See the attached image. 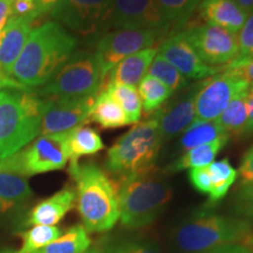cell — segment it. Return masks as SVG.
Wrapping results in <instances>:
<instances>
[{"instance_id": "1", "label": "cell", "mask_w": 253, "mask_h": 253, "mask_svg": "<svg viewBox=\"0 0 253 253\" xmlns=\"http://www.w3.org/2000/svg\"><path fill=\"white\" fill-rule=\"evenodd\" d=\"M77 45V38L56 21L32 28L8 79L23 89L42 87L67 62Z\"/></svg>"}, {"instance_id": "2", "label": "cell", "mask_w": 253, "mask_h": 253, "mask_svg": "<svg viewBox=\"0 0 253 253\" xmlns=\"http://www.w3.org/2000/svg\"><path fill=\"white\" fill-rule=\"evenodd\" d=\"M69 175L77 184V208L88 233L106 232L120 220L119 189L97 164L71 162Z\"/></svg>"}, {"instance_id": "3", "label": "cell", "mask_w": 253, "mask_h": 253, "mask_svg": "<svg viewBox=\"0 0 253 253\" xmlns=\"http://www.w3.org/2000/svg\"><path fill=\"white\" fill-rule=\"evenodd\" d=\"M43 99L32 89H0V161L24 149L41 132Z\"/></svg>"}, {"instance_id": "4", "label": "cell", "mask_w": 253, "mask_h": 253, "mask_svg": "<svg viewBox=\"0 0 253 253\" xmlns=\"http://www.w3.org/2000/svg\"><path fill=\"white\" fill-rule=\"evenodd\" d=\"M173 243L183 253H198L232 244L253 245V226L236 216L199 211L177 227Z\"/></svg>"}, {"instance_id": "5", "label": "cell", "mask_w": 253, "mask_h": 253, "mask_svg": "<svg viewBox=\"0 0 253 253\" xmlns=\"http://www.w3.org/2000/svg\"><path fill=\"white\" fill-rule=\"evenodd\" d=\"M120 220L126 230L151 225L171 201L172 189L156 168L119 179Z\"/></svg>"}, {"instance_id": "6", "label": "cell", "mask_w": 253, "mask_h": 253, "mask_svg": "<svg viewBox=\"0 0 253 253\" xmlns=\"http://www.w3.org/2000/svg\"><path fill=\"white\" fill-rule=\"evenodd\" d=\"M162 144L158 123L151 116L136 123L109 148L106 169L119 179L153 170Z\"/></svg>"}, {"instance_id": "7", "label": "cell", "mask_w": 253, "mask_h": 253, "mask_svg": "<svg viewBox=\"0 0 253 253\" xmlns=\"http://www.w3.org/2000/svg\"><path fill=\"white\" fill-rule=\"evenodd\" d=\"M104 77L96 52L73 53L67 62L55 73L37 94L42 99H86L102 90Z\"/></svg>"}, {"instance_id": "8", "label": "cell", "mask_w": 253, "mask_h": 253, "mask_svg": "<svg viewBox=\"0 0 253 253\" xmlns=\"http://www.w3.org/2000/svg\"><path fill=\"white\" fill-rule=\"evenodd\" d=\"M68 161L67 132L41 135L30 147L0 161V171L27 177L61 170Z\"/></svg>"}, {"instance_id": "9", "label": "cell", "mask_w": 253, "mask_h": 253, "mask_svg": "<svg viewBox=\"0 0 253 253\" xmlns=\"http://www.w3.org/2000/svg\"><path fill=\"white\" fill-rule=\"evenodd\" d=\"M250 86L251 84L239 73L224 67L209 80L202 81L196 95L195 122L218 119L231 100L236 95L249 90Z\"/></svg>"}, {"instance_id": "10", "label": "cell", "mask_w": 253, "mask_h": 253, "mask_svg": "<svg viewBox=\"0 0 253 253\" xmlns=\"http://www.w3.org/2000/svg\"><path fill=\"white\" fill-rule=\"evenodd\" d=\"M112 0H59L50 17L81 36L106 30Z\"/></svg>"}, {"instance_id": "11", "label": "cell", "mask_w": 253, "mask_h": 253, "mask_svg": "<svg viewBox=\"0 0 253 253\" xmlns=\"http://www.w3.org/2000/svg\"><path fill=\"white\" fill-rule=\"evenodd\" d=\"M199 58L208 65L226 66L238 54V34L213 25H192L182 31Z\"/></svg>"}, {"instance_id": "12", "label": "cell", "mask_w": 253, "mask_h": 253, "mask_svg": "<svg viewBox=\"0 0 253 253\" xmlns=\"http://www.w3.org/2000/svg\"><path fill=\"white\" fill-rule=\"evenodd\" d=\"M107 28L155 31L163 36L172 26L155 0H112Z\"/></svg>"}, {"instance_id": "13", "label": "cell", "mask_w": 253, "mask_h": 253, "mask_svg": "<svg viewBox=\"0 0 253 253\" xmlns=\"http://www.w3.org/2000/svg\"><path fill=\"white\" fill-rule=\"evenodd\" d=\"M161 37L162 34L158 32L147 30H114L101 37L96 43V54L100 58L104 82L109 72L120 61L153 47Z\"/></svg>"}, {"instance_id": "14", "label": "cell", "mask_w": 253, "mask_h": 253, "mask_svg": "<svg viewBox=\"0 0 253 253\" xmlns=\"http://www.w3.org/2000/svg\"><path fill=\"white\" fill-rule=\"evenodd\" d=\"M96 96L72 100L43 99L40 134H61L84 125L88 122L90 108Z\"/></svg>"}, {"instance_id": "15", "label": "cell", "mask_w": 253, "mask_h": 253, "mask_svg": "<svg viewBox=\"0 0 253 253\" xmlns=\"http://www.w3.org/2000/svg\"><path fill=\"white\" fill-rule=\"evenodd\" d=\"M201 84L202 81L190 84L181 90V94L168 101L162 108L153 114L158 123L163 144L182 134L195 122L196 95Z\"/></svg>"}, {"instance_id": "16", "label": "cell", "mask_w": 253, "mask_h": 253, "mask_svg": "<svg viewBox=\"0 0 253 253\" xmlns=\"http://www.w3.org/2000/svg\"><path fill=\"white\" fill-rule=\"evenodd\" d=\"M157 54L171 63L177 71L191 80H203L219 73L223 67H213L199 58L182 31L168 37L157 48Z\"/></svg>"}, {"instance_id": "17", "label": "cell", "mask_w": 253, "mask_h": 253, "mask_svg": "<svg viewBox=\"0 0 253 253\" xmlns=\"http://www.w3.org/2000/svg\"><path fill=\"white\" fill-rule=\"evenodd\" d=\"M36 18L11 17L4 30L0 32V74L8 79V74L23 52Z\"/></svg>"}, {"instance_id": "18", "label": "cell", "mask_w": 253, "mask_h": 253, "mask_svg": "<svg viewBox=\"0 0 253 253\" xmlns=\"http://www.w3.org/2000/svg\"><path fill=\"white\" fill-rule=\"evenodd\" d=\"M197 9L205 24L225 28L233 33H239L249 18L235 0H202Z\"/></svg>"}, {"instance_id": "19", "label": "cell", "mask_w": 253, "mask_h": 253, "mask_svg": "<svg viewBox=\"0 0 253 253\" xmlns=\"http://www.w3.org/2000/svg\"><path fill=\"white\" fill-rule=\"evenodd\" d=\"M77 204V194L72 188H65L50 197L43 199L32 209L27 225L55 226Z\"/></svg>"}, {"instance_id": "20", "label": "cell", "mask_w": 253, "mask_h": 253, "mask_svg": "<svg viewBox=\"0 0 253 253\" xmlns=\"http://www.w3.org/2000/svg\"><path fill=\"white\" fill-rule=\"evenodd\" d=\"M156 55V47H149L135 54L126 56L109 72V74L107 75L108 81L106 84H120L130 87L137 86L142 79L148 74V71Z\"/></svg>"}, {"instance_id": "21", "label": "cell", "mask_w": 253, "mask_h": 253, "mask_svg": "<svg viewBox=\"0 0 253 253\" xmlns=\"http://www.w3.org/2000/svg\"><path fill=\"white\" fill-rule=\"evenodd\" d=\"M31 196L32 189L26 177L0 171V214L11 212Z\"/></svg>"}, {"instance_id": "22", "label": "cell", "mask_w": 253, "mask_h": 253, "mask_svg": "<svg viewBox=\"0 0 253 253\" xmlns=\"http://www.w3.org/2000/svg\"><path fill=\"white\" fill-rule=\"evenodd\" d=\"M229 136L217 138L210 143L198 145L185 151L181 157L177 158L175 162L167 167V172H178L185 169H194V168L208 167L213 162L218 154L223 150V148L229 143Z\"/></svg>"}, {"instance_id": "23", "label": "cell", "mask_w": 253, "mask_h": 253, "mask_svg": "<svg viewBox=\"0 0 253 253\" xmlns=\"http://www.w3.org/2000/svg\"><path fill=\"white\" fill-rule=\"evenodd\" d=\"M88 122L97 123L103 129H118L129 125L121 106L104 89L95 97Z\"/></svg>"}, {"instance_id": "24", "label": "cell", "mask_w": 253, "mask_h": 253, "mask_svg": "<svg viewBox=\"0 0 253 253\" xmlns=\"http://www.w3.org/2000/svg\"><path fill=\"white\" fill-rule=\"evenodd\" d=\"M104 149V143L99 132L84 125L67 131V150L71 162H78L79 158L97 154Z\"/></svg>"}, {"instance_id": "25", "label": "cell", "mask_w": 253, "mask_h": 253, "mask_svg": "<svg viewBox=\"0 0 253 253\" xmlns=\"http://www.w3.org/2000/svg\"><path fill=\"white\" fill-rule=\"evenodd\" d=\"M248 93L249 90H246L236 95L217 119L223 130L230 137L231 136H243V132H244L246 122H248Z\"/></svg>"}, {"instance_id": "26", "label": "cell", "mask_w": 253, "mask_h": 253, "mask_svg": "<svg viewBox=\"0 0 253 253\" xmlns=\"http://www.w3.org/2000/svg\"><path fill=\"white\" fill-rule=\"evenodd\" d=\"M209 173L211 177L210 201L209 203L214 204L223 199L229 192L231 186L238 178V170L233 168L227 158L220 161H213L208 166Z\"/></svg>"}, {"instance_id": "27", "label": "cell", "mask_w": 253, "mask_h": 253, "mask_svg": "<svg viewBox=\"0 0 253 253\" xmlns=\"http://www.w3.org/2000/svg\"><path fill=\"white\" fill-rule=\"evenodd\" d=\"M91 246L89 233L84 225H75L50 244L34 253H86Z\"/></svg>"}, {"instance_id": "28", "label": "cell", "mask_w": 253, "mask_h": 253, "mask_svg": "<svg viewBox=\"0 0 253 253\" xmlns=\"http://www.w3.org/2000/svg\"><path fill=\"white\" fill-rule=\"evenodd\" d=\"M223 136L229 135L225 134L217 119L212 121L194 122L185 129V131H183L181 140H179V148L183 151H188L198 145L210 143Z\"/></svg>"}, {"instance_id": "29", "label": "cell", "mask_w": 253, "mask_h": 253, "mask_svg": "<svg viewBox=\"0 0 253 253\" xmlns=\"http://www.w3.org/2000/svg\"><path fill=\"white\" fill-rule=\"evenodd\" d=\"M142 109L145 115H153L172 96L173 91L151 75H145L138 84Z\"/></svg>"}, {"instance_id": "30", "label": "cell", "mask_w": 253, "mask_h": 253, "mask_svg": "<svg viewBox=\"0 0 253 253\" xmlns=\"http://www.w3.org/2000/svg\"><path fill=\"white\" fill-rule=\"evenodd\" d=\"M103 89L121 106L129 125H136L140 122L142 118V103L135 87L120 84H106Z\"/></svg>"}, {"instance_id": "31", "label": "cell", "mask_w": 253, "mask_h": 253, "mask_svg": "<svg viewBox=\"0 0 253 253\" xmlns=\"http://www.w3.org/2000/svg\"><path fill=\"white\" fill-rule=\"evenodd\" d=\"M172 27H181L188 23L202 0H155Z\"/></svg>"}, {"instance_id": "32", "label": "cell", "mask_w": 253, "mask_h": 253, "mask_svg": "<svg viewBox=\"0 0 253 253\" xmlns=\"http://www.w3.org/2000/svg\"><path fill=\"white\" fill-rule=\"evenodd\" d=\"M61 230L58 226L36 225L26 232L21 233L23 245L19 249L18 253H34L45 248L53 240L61 236Z\"/></svg>"}, {"instance_id": "33", "label": "cell", "mask_w": 253, "mask_h": 253, "mask_svg": "<svg viewBox=\"0 0 253 253\" xmlns=\"http://www.w3.org/2000/svg\"><path fill=\"white\" fill-rule=\"evenodd\" d=\"M148 75L157 79L168 88H170L173 93L184 89L189 86L188 79L177 71L171 63H169L158 54L155 56L149 71H148Z\"/></svg>"}, {"instance_id": "34", "label": "cell", "mask_w": 253, "mask_h": 253, "mask_svg": "<svg viewBox=\"0 0 253 253\" xmlns=\"http://www.w3.org/2000/svg\"><path fill=\"white\" fill-rule=\"evenodd\" d=\"M233 211L236 217L253 223V181L239 184L233 195Z\"/></svg>"}, {"instance_id": "35", "label": "cell", "mask_w": 253, "mask_h": 253, "mask_svg": "<svg viewBox=\"0 0 253 253\" xmlns=\"http://www.w3.org/2000/svg\"><path fill=\"white\" fill-rule=\"evenodd\" d=\"M108 253H161V251L153 240L126 238L110 246Z\"/></svg>"}, {"instance_id": "36", "label": "cell", "mask_w": 253, "mask_h": 253, "mask_svg": "<svg viewBox=\"0 0 253 253\" xmlns=\"http://www.w3.org/2000/svg\"><path fill=\"white\" fill-rule=\"evenodd\" d=\"M253 59V14L249 15L238 34V54L233 60Z\"/></svg>"}, {"instance_id": "37", "label": "cell", "mask_w": 253, "mask_h": 253, "mask_svg": "<svg viewBox=\"0 0 253 253\" xmlns=\"http://www.w3.org/2000/svg\"><path fill=\"white\" fill-rule=\"evenodd\" d=\"M189 181L197 191L209 195L211 190V177L208 167L194 168L189 171Z\"/></svg>"}, {"instance_id": "38", "label": "cell", "mask_w": 253, "mask_h": 253, "mask_svg": "<svg viewBox=\"0 0 253 253\" xmlns=\"http://www.w3.org/2000/svg\"><path fill=\"white\" fill-rule=\"evenodd\" d=\"M224 68L233 69L239 73L250 84H253V59L232 60L229 65L224 66Z\"/></svg>"}, {"instance_id": "39", "label": "cell", "mask_w": 253, "mask_h": 253, "mask_svg": "<svg viewBox=\"0 0 253 253\" xmlns=\"http://www.w3.org/2000/svg\"><path fill=\"white\" fill-rule=\"evenodd\" d=\"M27 15L36 18V0H12V17Z\"/></svg>"}, {"instance_id": "40", "label": "cell", "mask_w": 253, "mask_h": 253, "mask_svg": "<svg viewBox=\"0 0 253 253\" xmlns=\"http://www.w3.org/2000/svg\"><path fill=\"white\" fill-rule=\"evenodd\" d=\"M238 176L240 177V183H246L253 181V145L246 151L240 163Z\"/></svg>"}, {"instance_id": "41", "label": "cell", "mask_w": 253, "mask_h": 253, "mask_svg": "<svg viewBox=\"0 0 253 253\" xmlns=\"http://www.w3.org/2000/svg\"><path fill=\"white\" fill-rule=\"evenodd\" d=\"M198 253H253V245L246 244H232L220 246V248L208 250V251Z\"/></svg>"}, {"instance_id": "42", "label": "cell", "mask_w": 253, "mask_h": 253, "mask_svg": "<svg viewBox=\"0 0 253 253\" xmlns=\"http://www.w3.org/2000/svg\"><path fill=\"white\" fill-rule=\"evenodd\" d=\"M250 135H253V84L250 86L248 93V122L243 132V136Z\"/></svg>"}, {"instance_id": "43", "label": "cell", "mask_w": 253, "mask_h": 253, "mask_svg": "<svg viewBox=\"0 0 253 253\" xmlns=\"http://www.w3.org/2000/svg\"><path fill=\"white\" fill-rule=\"evenodd\" d=\"M12 17V0H0V32Z\"/></svg>"}, {"instance_id": "44", "label": "cell", "mask_w": 253, "mask_h": 253, "mask_svg": "<svg viewBox=\"0 0 253 253\" xmlns=\"http://www.w3.org/2000/svg\"><path fill=\"white\" fill-rule=\"evenodd\" d=\"M59 0H36V18L48 13Z\"/></svg>"}, {"instance_id": "45", "label": "cell", "mask_w": 253, "mask_h": 253, "mask_svg": "<svg viewBox=\"0 0 253 253\" xmlns=\"http://www.w3.org/2000/svg\"><path fill=\"white\" fill-rule=\"evenodd\" d=\"M237 5L242 7L249 15L253 14V0H235Z\"/></svg>"}, {"instance_id": "46", "label": "cell", "mask_w": 253, "mask_h": 253, "mask_svg": "<svg viewBox=\"0 0 253 253\" xmlns=\"http://www.w3.org/2000/svg\"><path fill=\"white\" fill-rule=\"evenodd\" d=\"M86 253H103V252L101 251L99 248H91V246H90V249L88 250Z\"/></svg>"}, {"instance_id": "47", "label": "cell", "mask_w": 253, "mask_h": 253, "mask_svg": "<svg viewBox=\"0 0 253 253\" xmlns=\"http://www.w3.org/2000/svg\"><path fill=\"white\" fill-rule=\"evenodd\" d=\"M0 253H18V252L9 249H0Z\"/></svg>"}, {"instance_id": "48", "label": "cell", "mask_w": 253, "mask_h": 253, "mask_svg": "<svg viewBox=\"0 0 253 253\" xmlns=\"http://www.w3.org/2000/svg\"><path fill=\"white\" fill-rule=\"evenodd\" d=\"M5 79H7V78H4V77H2V75H1V74H0V84H1V82H2V81H4V80H5Z\"/></svg>"}, {"instance_id": "49", "label": "cell", "mask_w": 253, "mask_h": 253, "mask_svg": "<svg viewBox=\"0 0 253 253\" xmlns=\"http://www.w3.org/2000/svg\"><path fill=\"white\" fill-rule=\"evenodd\" d=\"M0 89H2V87H1V84H0Z\"/></svg>"}]
</instances>
